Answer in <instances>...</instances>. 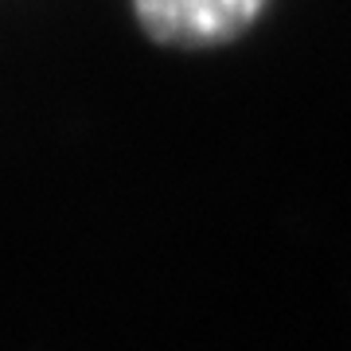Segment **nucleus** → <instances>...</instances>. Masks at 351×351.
Masks as SVG:
<instances>
[{"mask_svg": "<svg viewBox=\"0 0 351 351\" xmlns=\"http://www.w3.org/2000/svg\"><path fill=\"white\" fill-rule=\"evenodd\" d=\"M269 4L274 0H129L141 32L172 51L226 47L246 36Z\"/></svg>", "mask_w": 351, "mask_h": 351, "instance_id": "obj_1", "label": "nucleus"}]
</instances>
